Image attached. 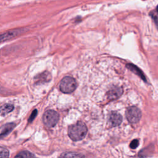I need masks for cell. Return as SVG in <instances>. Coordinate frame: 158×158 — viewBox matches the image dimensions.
Wrapping results in <instances>:
<instances>
[{"label":"cell","mask_w":158,"mask_h":158,"mask_svg":"<svg viewBox=\"0 0 158 158\" xmlns=\"http://www.w3.org/2000/svg\"><path fill=\"white\" fill-rule=\"evenodd\" d=\"M87 133V128L84 123L78 122L69 127L68 135L73 141L77 142L83 139Z\"/></svg>","instance_id":"6da1fadb"},{"label":"cell","mask_w":158,"mask_h":158,"mask_svg":"<svg viewBox=\"0 0 158 158\" xmlns=\"http://www.w3.org/2000/svg\"><path fill=\"white\" fill-rule=\"evenodd\" d=\"M77 82L71 77H66L61 81L59 85L60 90L64 93H71L77 88Z\"/></svg>","instance_id":"7a4b0ae2"},{"label":"cell","mask_w":158,"mask_h":158,"mask_svg":"<svg viewBox=\"0 0 158 158\" xmlns=\"http://www.w3.org/2000/svg\"><path fill=\"white\" fill-rule=\"evenodd\" d=\"M59 119V114L53 110H48L43 116V122L48 127H52L58 122Z\"/></svg>","instance_id":"3957f363"},{"label":"cell","mask_w":158,"mask_h":158,"mask_svg":"<svg viewBox=\"0 0 158 158\" xmlns=\"http://www.w3.org/2000/svg\"><path fill=\"white\" fill-rule=\"evenodd\" d=\"M126 117L130 123L136 124L141 119V111L135 106H131L128 108L126 111Z\"/></svg>","instance_id":"277c9868"},{"label":"cell","mask_w":158,"mask_h":158,"mask_svg":"<svg viewBox=\"0 0 158 158\" xmlns=\"http://www.w3.org/2000/svg\"><path fill=\"white\" fill-rule=\"evenodd\" d=\"M24 32H25V29H15L13 30H10L5 33H3L2 34H0V43L4 42L6 40L14 38L16 36L19 35L24 33Z\"/></svg>","instance_id":"5b68a950"},{"label":"cell","mask_w":158,"mask_h":158,"mask_svg":"<svg viewBox=\"0 0 158 158\" xmlns=\"http://www.w3.org/2000/svg\"><path fill=\"white\" fill-rule=\"evenodd\" d=\"M122 121V117L119 113L116 112H111L109 116V122L112 127H117L120 125Z\"/></svg>","instance_id":"8992f818"},{"label":"cell","mask_w":158,"mask_h":158,"mask_svg":"<svg viewBox=\"0 0 158 158\" xmlns=\"http://www.w3.org/2000/svg\"><path fill=\"white\" fill-rule=\"evenodd\" d=\"M16 126V125L14 123H8V124H6L1 126L0 128V139L10 134L14 128Z\"/></svg>","instance_id":"52a82bcc"},{"label":"cell","mask_w":158,"mask_h":158,"mask_svg":"<svg viewBox=\"0 0 158 158\" xmlns=\"http://www.w3.org/2000/svg\"><path fill=\"white\" fill-rule=\"evenodd\" d=\"M123 92L122 89L119 86H113L108 92V96L109 100H116L118 98Z\"/></svg>","instance_id":"ba28073f"},{"label":"cell","mask_w":158,"mask_h":158,"mask_svg":"<svg viewBox=\"0 0 158 158\" xmlns=\"http://www.w3.org/2000/svg\"><path fill=\"white\" fill-rule=\"evenodd\" d=\"M127 67L131 71H132L134 73H135V74L138 75L140 78L142 79V80H143L144 81L146 82V78L144 76L143 73L142 72L141 70H140L139 68H138L136 66H135L134 64H129L127 65Z\"/></svg>","instance_id":"9c48e42d"},{"label":"cell","mask_w":158,"mask_h":158,"mask_svg":"<svg viewBox=\"0 0 158 158\" xmlns=\"http://www.w3.org/2000/svg\"><path fill=\"white\" fill-rule=\"evenodd\" d=\"M14 109V106L11 104H5L1 107H0V115L6 116L7 114L13 111Z\"/></svg>","instance_id":"30bf717a"},{"label":"cell","mask_w":158,"mask_h":158,"mask_svg":"<svg viewBox=\"0 0 158 158\" xmlns=\"http://www.w3.org/2000/svg\"><path fill=\"white\" fill-rule=\"evenodd\" d=\"M35 156L32 154V153L27 151H24L19 153L18 154H17L16 156V157H32Z\"/></svg>","instance_id":"8fae6325"},{"label":"cell","mask_w":158,"mask_h":158,"mask_svg":"<svg viewBox=\"0 0 158 158\" xmlns=\"http://www.w3.org/2000/svg\"><path fill=\"white\" fill-rule=\"evenodd\" d=\"M84 156L76 153H65L61 155V157H82Z\"/></svg>","instance_id":"7c38bea8"},{"label":"cell","mask_w":158,"mask_h":158,"mask_svg":"<svg viewBox=\"0 0 158 158\" xmlns=\"http://www.w3.org/2000/svg\"><path fill=\"white\" fill-rule=\"evenodd\" d=\"M9 156H10V151H9V150L4 148L0 147V158L7 157Z\"/></svg>","instance_id":"4fadbf2b"},{"label":"cell","mask_w":158,"mask_h":158,"mask_svg":"<svg viewBox=\"0 0 158 158\" xmlns=\"http://www.w3.org/2000/svg\"><path fill=\"white\" fill-rule=\"evenodd\" d=\"M138 145H139L138 140H134L131 142V143L130 145V147L132 149H135L138 147Z\"/></svg>","instance_id":"5bb4252c"},{"label":"cell","mask_w":158,"mask_h":158,"mask_svg":"<svg viewBox=\"0 0 158 158\" xmlns=\"http://www.w3.org/2000/svg\"><path fill=\"white\" fill-rule=\"evenodd\" d=\"M150 16L152 17V18L154 21L155 23L157 22V7L155 9V10L151 11L150 13Z\"/></svg>","instance_id":"9a60e30c"},{"label":"cell","mask_w":158,"mask_h":158,"mask_svg":"<svg viewBox=\"0 0 158 158\" xmlns=\"http://www.w3.org/2000/svg\"><path fill=\"white\" fill-rule=\"evenodd\" d=\"M37 115V110L35 109V110H34V111H33V112L32 113V114H31L30 117H29V122H32L34 120V119L36 117Z\"/></svg>","instance_id":"2e32d148"}]
</instances>
